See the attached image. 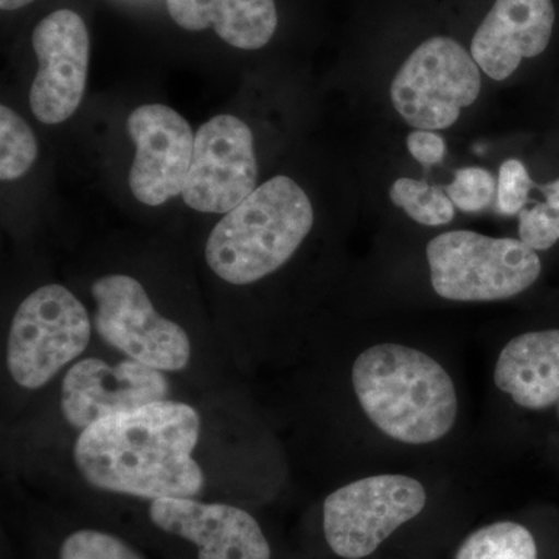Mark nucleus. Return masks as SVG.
Listing matches in <instances>:
<instances>
[{
	"instance_id": "f257e3e1",
	"label": "nucleus",
	"mask_w": 559,
	"mask_h": 559,
	"mask_svg": "<svg viewBox=\"0 0 559 559\" xmlns=\"http://www.w3.org/2000/svg\"><path fill=\"white\" fill-rule=\"evenodd\" d=\"M201 417L193 406L165 400L119 412L81 430L73 462L92 488L131 498H197L205 477L194 450Z\"/></svg>"
},
{
	"instance_id": "f03ea898",
	"label": "nucleus",
	"mask_w": 559,
	"mask_h": 559,
	"mask_svg": "<svg viewBox=\"0 0 559 559\" xmlns=\"http://www.w3.org/2000/svg\"><path fill=\"white\" fill-rule=\"evenodd\" d=\"M352 381L367 418L401 443H433L457 418L450 373L417 348L381 344L364 349L353 364Z\"/></svg>"
},
{
	"instance_id": "7ed1b4c3",
	"label": "nucleus",
	"mask_w": 559,
	"mask_h": 559,
	"mask_svg": "<svg viewBox=\"0 0 559 559\" xmlns=\"http://www.w3.org/2000/svg\"><path fill=\"white\" fill-rule=\"evenodd\" d=\"M314 226L308 194L288 176H275L210 231L205 261L230 285H250L274 274Z\"/></svg>"
},
{
	"instance_id": "20e7f679",
	"label": "nucleus",
	"mask_w": 559,
	"mask_h": 559,
	"mask_svg": "<svg viewBox=\"0 0 559 559\" xmlns=\"http://www.w3.org/2000/svg\"><path fill=\"white\" fill-rule=\"evenodd\" d=\"M432 288L452 301H498L535 285L543 264L536 250L516 238L471 230L439 235L426 248Z\"/></svg>"
},
{
	"instance_id": "39448f33",
	"label": "nucleus",
	"mask_w": 559,
	"mask_h": 559,
	"mask_svg": "<svg viewBox=\"0 0 559 559\" xmlns=\"http://www.w3.org/2000/svg\"><path fill=\"white\" fill-rule=\"evenodd\" d=\"M92 320L66 286L44 285L17 307L7 337V369L25 390L46 388L86 352Z\"/></svg>"
},
{
	"instance_id": "423d86ee",
	"label": "nucleus",
	"mask_w": 559,
	"mask_h": 559,
	"mask_svg": "<svg viewBox=\"0 0 559 559\" xmlns=\"http://www.w3.org/2000/svg\"><path fill=\"white\" fill-rule=\"evenodd\" d=\"M481 91L480 68L459 40H423L390 84L393 108L415 130L441 131L459 120Z\"/></svg>"
},
{
	"instance_id": "0eeeda50",
	"label": "nucleus",
	"mask_w": 559,
	"mask_h": 559,
	"mask_svg": "<svg viewBox=\"0 0 559 559\" xmlns=\"http://www.w3.org/2000/svg\"><path fill=\"white\" fill-rule=\"evenodd\" d=\"M91 294L95 300L94 329L109 347L164 373H179L190 366V334L156 310L139 280L124 274L103 275L92 283Z\"/></svg>"
},
{
	"instance_id": "6e6552de",
	"label": "nucleus",
	"mask_w": 559,
	"mask_h": 559,
	"mask_svg": "<svg viewBox=\"0 0 559 559\" xmlns=\"http://www.w3.org/2000/svg\"><path fill=\"white\" fill-rule=\"evenodd\" d=\"M428 502L418 480L380 474L352 481L323 502V533L330 549L344 559L370 557Z\"/></svg>"
},
{
	"instance_id": "1a4fd4ad",
	"label": "nucleus",
	"mask_w": 559,
	"mask_h": 559,
	"mask_svg": "<svg viewBox=\"0 0 559 559\" xmlns=\"http://www.w3.org/2000/svg\"><path fill=\"white\" fill-rule=\"evenodd\" d=\"M253 134L230 114L213 117L194 134L193 157L182 200L202 213H229L257 190Z\"/></svg>"
},
{
	"instance_id": "9d476101",
	"label": "nucleus",
	"mask_w": 559,
	"mask_h": 559,
	"mask_svg": "<svg viewBox=\"0 0 559 559\" xmlns=\"http://www.w3.org/2000/svg\"><path fill=\"white\" fill-rule=\"evenodd\" d=\"M39 70L32 83L31 108L40 123L70 119L83 100L91 61V36L76 11H51L32 33Z\"/></svg>"
},
{
	"instance_id": "9b49d317",
	"label": "nucleus",
	"mask_w": 559,
	"mask_h": 559,
	"mask_svg": "<svg viewBox=\"0 0 559 559\" xmlns=\"http://www.w3.org/2000/svg\"><path fill=\"white\" fill-rule=\"evenodd\" d=\"M170 392L167 373L139 360L79 359L62 378V417L81 432L109 415L170 400Z\"/></svg>"
},
{
	"instance_id": "f8f14e48",
	"label": "nucleus",
	"mask_w": 559,
	"mask_h": 559,
	"mask_svg": "<svg viewBox=\"0 0 559 559\" xmlns=\"http://www.w3.org/2000/svg\"><path fill=\"white\" fill-rule=\"evenodd\" d=\"M135 145L130 187L135 200L150 207L182 194L193 157L194 135L189 121L164 105H143L128 117Z\"/></svg>"
},
{
	"instance_id": "ddd939ff",
	"label": "nucleus",
	"mask_w": 559,
	"mask_h": 559,
	"mask_svg": "<svg viewBox=\"0 0 559 559\" xmlns=\"http://www.w3.org/2000/svg\"><path fill=\"white\" fill-rule=\"evenodd\" d=\"M150 518L162 532L193 544L198 559H271L259 522L229 503L157 499L150 503Z\"/></svg>"
},
{
	"instance_id": "4468645a",
	"label": "nucleus",
	"mask_w": 559,
	"mask_h": 559,
	"mask_svg": "<svg viewBox=\"0 0 559 559\" xmlns=\"http://www.w3.org/2000/svg\"><path fill=\"white\" fill-rule=\"evenodd\" d=\"M555 21L551 0H495L471 39V57L489 79L506 81L546 51Z\"/></svg>"
},
{
	"instance_id": "2eb2a0df",
	"label": "nucleus",
	"mask_w": 559,
	"mask_h": 559,
	"mask_svg": "<svg viewBox=\"0 0 559 559\" xmlns=\"http://www.w3.org/2000/svg\"><path fill=\"white\" fill-rule=\"evenodd\" d=\"M495 382L524 409L544 411L559 403V330L511 340L500 352Z\"/></svg>"
},
{
	"instance_id": "dca6fc26",
	"label": "nucleus",
	"mask_w": 559,
	"mask_h": 559,
	"mask_svg": "<svg viewBox=\"0 0 559 559\" xmlns=\"http://www.w3.org/2000/svg\"><path fill=\"white\" fill-rule=\"evenodd\" d=\"M168 14L183 31L212 28L224 43L241 50H260L278 27L275 0H167Z\"/></svg>"
},
{
	"instance_id": "f3484780",
	"label": "nucleus",
	"mask_w": 559,
	"mask_h": 559,
	"mask_svg": "<svg viewBox=\"0 0 559 559\" xmlns=\"http://www.w3.org/2000/svg\"><path fill=\"white\" fill-rule=\"evenodd\" d=\"M454 559H538V547L524 525L503 521L471 533Z\"/></svg>"
},
{
	"instance_id": "a211bd4d",
	"label": "nucleus",
	"mask_w": 559,
	"mask_h": 559,
	"mask_svg": "<svg viewBox=\"0 0 559 559\" xmlns=\"http://www.w3.org/2000/svg\"><path fill=\"white\" fill-rule=\"evenodd\" d=\"M390 201L423 226H444L454 219L455 205L447 190L425 180L396 179L390 187Z\"/></svg>"
},
{
	"instance_id": "6ab92c4d",
	"label": "nucleus",
	"mask_w": 559,
	"mask_h": 559,
	"mask_svg": "<svg viewBox=\"0 0 559 559\" xmlns=\"http://www.w3.org/2000/svg\"><path fill=\"white\" fill-rule=\"evenodd\" d=\"M38 157V143L27 121L9 106H0V179L27 175Z\"/></svg>"
},
{
	"instance_id": "aec40b11",
	"label": "nucleus",
	"mask_w": 559,
	"mask_h": 559,
	"mask_svg": "<svg viewBox=\"0 0 559 559\" xmlns=\"http://www.w3.org/2000/svg\"><path fill=\"white\" fill-rule=\"evenodd\" d=\"M58 559H143L124 540L100 532L83 528L62 540Z\"/></svg>"
},
{
	"instance_id": "412c9836",
	"label": "nucleus",
	"mask_w": 559,
	"mask_h": 559,
	"mask_svg": "<svg viewBox=\"0 0 559 559\" xmlns=\"http://www.w3.org/2000/svg\"><path fill=\"white\" fill-rule=\"evenodd\" d=\"M496 187L491 173L480 167H468L455 173L447 193L462 212L477 213L489 207L498 190Z\"/></svg>"
},
{
	"instance_id": "4be33fe9",
	"label": "nucleus",
	"mask_w": 559,
	"mask_h": 559,
	"mask_svg": "<svg viewBox=\"0 0 559 559\" xmlns=\"http://www.w3.org/2000/svg\"><path fill=\"white\" fill-rule=\"evenodd\" d=\"M536 187L521 160L510 159L500 165L498 204L503 215H520L528 201L530 190Z\"/></svg>"
},
{
	"instance_id": "5701e85b",
	"label": "nucleus",
	"mask_w": 559,
	"mask_h": 559,
	"mask_svg": "<svg viewBox=\"0 0 559 559\" xmlns=\"http://www.w3.org/2000/svg\"><path fill=\"white\" fill-rule=\"evenodd\" d=\"M520 240L533 250H549L559 240V229L546 205L536 204L520 213Z\"/></svg>"
},
{
	"instance_id": "b1692460",
	"label": "nucleus",
	"mask_w": 559,
	"mask_h": 559,
	"mask_svg": "<svg viewBox=\"0 0 559 559\" xmlns=\"http://www.w3.org/2000/svg\"><path fill=\"white\" fill-rule=\"evenodd\" d=\"M406 145L411 156L426 168L436 167L447 156V142L433 131H412Z\"/></svg>"
},
{
	"instance_id": "393cba45",
	"label": "nucleus",
	"mask_w": 559,
	"mask_h": 559,
	"mask_svg": "<svg viewBox=\"0 0 559 559\" xmlns=\"http://www.w3.org/2000/svg\"><path fill=\"white\" fill-rule=\"evenodd\" d=\"M538 189L546 194L544 205H546L547 212L550 213L551 218L555 219L559 229V179L546 183V186H540Z\"/></svg>"
},
{
	"instance_id": "a878e982",
	"label": "nucleus",
	"mask_w": 559,
	"mask_h": 559,
	"mask_svg": "<svg viewBox=\"0 0 559 559\" xmlns=\"http://www.w3.org/2000/svg\"><path fill=\"white\" fill-rule=\"evenodd\" d=\"M33 2L35 0H0V9L2 11H16L25 9V7L31 5Z\"/></svg>"
},
{
	"instance_id": "bb28decb",
	"label": "nucleus",
	"mask_w": 559,
	"mask_h": 559,
	"mask_svg": "<svg viewBox=\"0 0 559 559\" xmlns=\"http://www.w3.org/2000/svg\"><path fill=\"white\" fill-rule=\"evenodd\" d=\"M558 412H559V403H558Z\"/></svg>"
}]
</instances>
